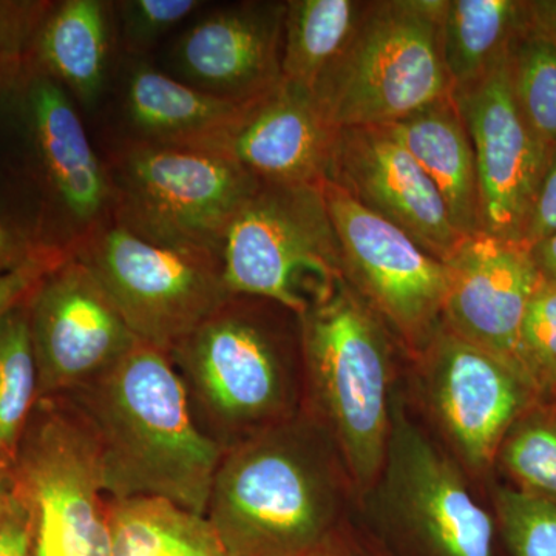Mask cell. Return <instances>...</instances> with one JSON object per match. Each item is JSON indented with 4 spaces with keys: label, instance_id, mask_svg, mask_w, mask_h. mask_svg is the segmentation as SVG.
Returning <instances> with one entry per match:
<instances>
[{
    "label": "cell",
    "instance_id": "1",
    "mask_svg": "<svg viewBox=\"0 0 556 556\" xmlns=\"http://www.w3.org/2000/svg\"><path fill=\"white\" fill-rule=\"evenodd\" d=\"M61 397L97 442L110 500L160 497L206 514L223 450L193 422L169 354L138 342L108 371Z\"/></svg>",
    "mask_w": 556,
    "mask_h": 556
},
{
    "label": "cell",
    "instance_id": "2",
    "mask_svg": "<svg viewBox=\"0 0 556 556\" xmlns=\"http://www.w3.org/2000/svg\"><path fill=\"white\" fill-rule=\"evenodd\" d=\"M351 496L331 438L303 409L223 452L204 517L228 556H313Z\"/></svg>",
    "mask_w": 556,
    "mask_h": 556
},
{
    "label": "cell",
    "instance_id": "3",
    "mask_svg": "<svg viewBox=\"0 0 556 556\" xmlns=\"http://www.w3.org/2000/svg\"><path fill=\"white\" fill-rule=\"evenodd\" d=\"M169 358L197 428L225 452L305 408L299 317L232 295Z\"/></svg>",
    "mask_w": 556,
    "mask_h": 556
},
{
    "label": "cell",
    "instance_id": "4",
    "mask_svg": "<svg viewBox=\"0 0 556 556\" xmlns=\"http://www.w3.org/2000/svg\"><path fill=\"white\" fill-rule=\"evenodd\" d=\"M305 412L338 450L356 500L386 464L393 413L394 336L340 280L299 317Z\"/></svg>",
    "mask_w": 556,
    "mask_h": 556
},
{
    "label": "cell",
    "instance_id": "5",
    "mask_svg": "<svg viewBox=\"0 0 556 556\" xmlns=\"http://www.w3.org/2000/svg\"><path fill=\"white\" fill-rule=\"evenodd\" d=\"M445 0L367 3L313 97L336 129L382 127L453 93L442 60Z\"/></svg>",
    "mask_w": 556,
    "mask_h": 556
},
{
    "label": "cell",
    "instance_id": "6",
    "mask_svg": "<svg viewBox=\"0 0 556 556\" xmlns=\"http://www.w3.org/2000/svg\"><path fill=\"white\" fill-rule=\"evenodd\" d=\"M108 164L110 222L141 239L222 260L233 219L262 182L225 152L126 141Z\"/></svg>",
    "mask_w": 556,
    "mask_h": 556
},
{
    "label": "cell",
    "instance_id": "7",
    "mask_svg": "<svg viewBox=\"0 0 556 556\" xmlns=\"http://www.w3.org/2000/svg\"><path fill=\"white\" fill-rule=\"evenodd\" d=\"M222 266L230 294L303 316L345 280L321 186L262 182L226 233Z\"/></svg>",
    "mask_w": 556,
    "mask_h": 556
},
{
    "label": "cell",
    "instance_id": "8",
    "mask_svg": "<svg viewBox=\"0 0 556 556\" xmlns=\"http://www.w3.org/2000/svg\"><path fill=\"white\" fill-rule=\"evenodd\" d=\"M14 485L30 511L36 556H112L100 452L67 399L36 402L17 452Z\"/></svg>",
    "mask_w": 556,
    "mask_h": 556
},
{
    "label": "cell",
    "instance_id": "9",
    "mask_svg": "<svg viewBox=\"0 0 556 556\" xmlns=\"http://www.w3.org/2000/svg\"><path fill=\"white\" fill-rule=\"evenodd\" d=\"M72 254L104 288L139 342L167 354L232 298L222 260L160 247L110 219L76 240Z\"/></svg>",
    "mask_w": 556,
    "mask_h": 556
},
{
    "label": "cell",
    "instance_id": "10",
    "mask_svg": "<svg viewBox=\"0 0 556 556\" xmlns=\"http://www.w3.org/2000/svg\"><path fill=\"white\" fill-rule=\"evenodd\" d=\"M364 503L427 556H495V517L471 495L464 468L394 394L386 464Z\"/></svg>",
    "mask_w": 556,
    "mask_h": 556
},
{
    "label": "cell",
    "instance_id": "11",
    "mask_svg": "<svg viewBox=\"0 0 556 556\" xmlns=\"http://www.w3.org/2000/svg\"><path fill=\"white\" fill-rule=\"evenodd\" d=\"M321 190L346 283L409 356H417L442 325L445 263L334 181L324 182Z\"/></svg>",
    "mask_w": 556,
    "mask_h": 556
},
{
    "label": "cell",
    "instance_id": "12",
    "mask_svg": "<svg viewBox=\"0 0 556 556\" xmlns=\"http://www.w3.org/2000/svg\"><path fill=\"white\" fill-rule=\"evenodd\" d=\"M419 390L459 466L484 477L508 428L540 401L521 375L444 325L417 356Z\"/></svg>",
    "mask_w": 556,
    "mask_h": 556
},
{
    "label": "cell",
    "instance_id": "13",
    "mask_svg": "<svg viewBox=\"0 0 556 556\" xmlns=\"http://www.w3.org/2000/svg\"><path fill=\"white\" fill-rule=\"evenodd\" d=\"M453 98L477 163L481 232L522 244L554 153L535 137L518 109L507 53L484 78L453 91Z\"/></svg>",
    "mask_w": 556,
    "mask_h": 556
},
{
    "label": "cell",
    "instance_id": "14",
    "mask_svg": "<svg viewBox=\"0 0 556 556\" xmlns=\"http://www.w3.org/2000/svg\"><path fill=\"white\" fill-rule=\"evenodd\" d=\"M39 397L67 394L112 368L137 345L115 303L73 254L28 299Z\"/></svg>",
    "mask_w": 556,
    "mask_h": 556
},
{
    "label": "cell",
    "instance_id": "15",
    "mask_svg": "<svg viewBox=\"0 0 556 556\" xmlns=\"http://www.w3.org/2000/svg\"><path fill=\"white\" fill-rule=\"evenodd\" d=\"M17 98L46 197L40 217L56 244L54 226L61 222L64 244L72 249L112 217L108 164L94 152L72 97L56 80L33 70Z\"/></svg>",
    "mask_w": 556,
    "mask_h": 556
},
{
    "label": "cell",
    "instance_id": "16",
    "mask_svg": "<svg viewBox=\"0 0 556 556\" xmlns=\"http://www.w3.org/2000/svg\"><path fill=\"white\" fill-rule=\"evenodd\" d=\"M442 325L471 345L518 364L519 334L541 276L532 252L479 232L466 237L447 260ZM525 378V376H522Z\"/></svg>",
    "mask_w": 556,
    "mask_h": 556
},
{
    "label": "cell",
    "instance_id": "17",
    "mask_svg": "<svg viewBox=\"0 0 556 556\" xmlns=\"http://www.w3.org/2000/svg\"><path fill=\"white\" fill-rule=\"evenodd\" d=\"M358 203L445 262L466 239L434 182L386 127L339 129L331 178Z\"/></svg>",
    "mask_w": 556,
    "mask_h": 556
},
{
    "label": "cell",
    "instance_id": "18",
    "mask_svg": "<svg viewBox=\"0 0 556 556\" xmlns=\"http://www.w3.org/2000/svg\"><path fill=\"white\" fill-rule=\"evenodd\" d=\"M287 2H241L197 22L179 39L182 83L223 100L257 102L281 84Z\"/></svg>",
    "mask_w": 556,
    "mask_h": 556
},
{
    "label": "cell",
    "instance_id": "19",
    "mask_svg": "<svg viewBox=\"0 0 556 556\" xmlns=\"http://www.w3.org/2000/svg\"><path fill=\"white\" fill-rule=\"evenodd\" d=\"M338 135L309 91L281 80L251 110L229 153L265 185L324 186Z\"/></svg>",
    "mask_w": 556,
    "mask_h": 556
},
{
    "label": "cell",
    "instance_id": "20",
    "mask_svg": "<svg viewBox=\"0 0 556 556\" xmlns=\"http://www.w3.org/2000/svg\"><path fill=\"white\" fill-rule=\"evenodd\" d=\"M260 102V101H257ZM257 102L223 100L149 65L131 70L124 91L126 141L152 148L229 153Z\"/></svg>",
    "mask_w": 556,
    "mask_h": 556
},
{
    "label": "cell",
    "instance_id": "21",
    "mask_svg": "<svg viewBox=\"0 0 556 556\" xmlns=\"http://www.w3.org/2000/svg\"><path fill=\"white\" fill-rule=\"evenodd\" d=\"M382 127L412 153L434 182L456 229L464 237L481 232L477 163L453 93Z\"/></svg>",
    "mask_w": 556,
    "mask_h": 556
},
{
    "label": "cell",
    "instance_id": "22",
    "mask_svg": "<svg viewBox=\"0 0 556 556\" xmlns=\"http://www.w3.org/2000/svg\"><path fill=\"white\" fill-rule=\"evenodd\" d=\"M113 3L53 2L38 39L33 65L83 104L100 97L112 46Z\"/></svg>",
    "mask_w": 556,
    "mask_h": 556
},
{
    "label": "cell",
    "instance_id": "23",
    "mask_svg": "<svg viewBox=\"0 0 556 556\" xmlns=\"http://www.w3.org/2000/svg\"><path fill=\"white\" fill-rule=\"evenodd\" d=\"M527 13V2L514 0H447L439 31L453 91L484 78L506 56Z\"/></svg>",
    "mask_w": 556,
    "mask_h": 556
},
{
    "label": "cell",
    "instance_id": "24",
    "mask_svg": "<svg viewBox=\"0 0 556 556\" xmlns=\"http://www.w3.org/2000/svg\"><path fill=\"white\" fill-rule=\"evenodd\" d=\"M112 556H228L204 515L160 497L110 500Z\"/></svg>",
    "mask_w": 556,
    "mask_h": 556
},
{
    "label": "cell",
    "instance_id": "25",
    "mask_svg": "<svg viewBox=\"0 0 556 556\" xmlns=\"http://www.w3.org/2000/svg\"><path fill=\"white\" fill-rule=\"evenodd\" d=\"M368 2L289 0L281 80L313 93L353 38Z\"/></svg>",
    "mask_w": 556,
    "mask_h": 556
},
{
    "label": "cell",
    "instance_id": "26",
    "mask_svg": "<svg viewBox=\"0 0 556 556\" xmlns=\"http://www.w3.org/2000/svg\"><path fill=\"white\" fill-rule=\"evenodd\" d=\"M38 401V367L25 300L0 318V466L7 470L14 471L22 437Z\"/></svg>",
    "mask_w": 556,
    "mask_h": 556
},
{
    "label": "cell",
    "instance_id": "27",
    "mask_svg": "<svg viewBox=\"0 0 556 556\" xmlns=\"http://www.w3.org/2000/svg\"><path fill=\"white\" fill-rule=\"evenodd\" d=\"M529 11V2H527ZM511 93L526 123L552 153L556 150V42L527 13L507 51Z\"/></svg>",
    "mask_w": 556,
    "mask_h": 556
},
{
    "label": "cell",
    "instance_id": "28",
    "mask_svg": "<svg viewBox=\"0 0 556 556\" xmlns=\"http://www.w3.org/2000/svg\"><path fill=\"white\" fill-rule=\"evenodd\" d=\"M495 467L518 492L556 507V402L540 399L515 420Z\"/></svg>",
    "mask_w": 556,
    "mask_h": 556
},
{
    "label": "cell",
    "instance_id": "29",
    "mask_svg": "<svg viewBox=\"0 0 556 556\" xmlns=\"http://www.w3.org/2000/svg\"><path fill=\"white\" fill-rule=\"evenodd\" d=\"M492 503L510 556H556V507L508 484L492 485Z\"/></svg>",
    "mask_w": 556,
    "mask_h": 556
},
{
    "label": "cell",
    "instance_id": "30",
    "mask_svg": "<svg viewBox=\"0 0 556 556\" xmlns=\"http://www.w3.org/2000/svg\"><path fill=\"white\" fill-rule=\"evenodd\" d=\"M518 364L536 396L556 402V281L548 278H541L527 308Z\"/></svg>",
    "mask_w": 556,
    "mask_h": 556
},
{
    "label": "cell",
    "instance_id": "31",
    "mask_svg": "<svg viewBox=\"0 0 556 556\" xmlns=\"http://www.w3.org/2000/svg\"><path fill=\"white\" fill-rule=\"evenodd\" d=\"M53 2L0 0V101L17 97L35 65L36 39Z\"/></svg>",
    "mask_w": 556,
    "mask_h": 556
},
{
    "label": "cell",
    "instance_id": "32",
    "mask_svg": "<svg viewBox=\"0 0 556 556\" xmlns=\"http://www.w3.org/2000/svg\"><path fill=\"white\" fill-rule=\"evenodd\" d=\"M200 5L197 0H126L113 3V13L119 21L124 47L130 53H142Z\"/></svg>",
    "mask_w": 556,
    "mask_h": 556
},
{
    "label": "cell",
    "instance_id": "33",
    "mask_svg": "<svg viewBox=\"0 0 556 556\" xmlns=\"http://www.w3.org/2000/svg\"><path fill=\"white\" fill-rule=\"evenodd\" d=\"M54 248L64 247L50 239L42 217H22L0 207V276L22 268Z\"/></svg>",
    "mask_w": 556,
    "mask_h": 556
},
{
    "label": "cell",
    "instance_id": "34",
    "mask_svg": "<svg viewBox=\"0 0 556 556\" xmlns=\"http://www.w3.org/2000/svg\"><path fill=\"white\" fill-rule=\"evenodd\" d=\"M72 255V249L54 248L42 257L0 276V318L28 300L43 277Z\"/></svg>",
    "mask_w": 556,
    "mask_h": 556
},
{
    "label": "cell",
    "instance_id": "35",
    "mask_svg": "<svg viewBox=\"0 0 556 556\" xmlns=\"http://www.w3.org/2000/svg\"><path fill=\"white\" fill-rule=\"evenodd\" d=\"M556 233V150L552 155L551 163L533 206L532 217L527 226L522 247L532 251L538 244L543 243Z\"/></svg>",
    "mask_w": 556,
    "mask_h": 556
},
{
    "label": "cell",
    "instance_id": "36",
    "mask_svg": "<svg viewBox=\"0 0 556 556\" xmlns=\"http://www.w3.org/2000/svg\"><path fill=\"white\" fill-rule=\"evenodd\" d=\"M0 556H36L30 511L16 485L10 506L0 521Z\"/></svg>",
    "mask_w": 556,
    "mask_h": 556
},
{
    "label": "cell",
    "instance_id": "37",
    "mask_svg": "<svg viewBox=\"0 0 556 556\" xmlns=\"http://www.w3.org/2000/svg\"><path fill=\"white\" fill-rule=\"evenodd\" d=\"M313 556H390L376 544L375 541L369 540L364 533L358 532L357 529L346 525V521L339 527L338 532L334 533L327 543L324 544L316 554Z\"/></svg>",
    "mask_w": 556,
    "mask_h": 556
},
{
    "label": "cell",
    "instance_id": "38",
    "mask_svg": "<svg viewBox=\"0 0 556 556\" xmlns=\"http://www.w3.org/2000/svg\"><path fill=\"white\" fill-rule=\"evenodd\" d=\"M530 252H532L541 276L556 281V233Z\"/></svg>",
    "mask_w": 556,
    "mask_h": 556
},
{
    "label": "cell",
    "instance_id": "39",
    "mask_svg": "<svg viewBox=\"0 0 556 556\" xmlns=\"http://www.w3.org/2000/svg\"><path fill=\"white\" fill-rule=\"evenodd\" d=\"M529 13L533 22L556 42V0L529 2Z\"/></svg>",
    "mask_w": 556,
    "mask_h": 556
},
{
    "label": "cell",
    "instance_id": "40",
    "mask_svg": "<svg viewBox=\"0 0 556 556\" xmlns=\"http://www.w3.org/2000/svg\"><path fill=\"white\" fill-rule=\"evenodd\" d=\"M14 493V471L0 466V521L10 506Z\"/></svg>",
    "mask_w": 556,
    "mask_h": 556
}]
</instances>
